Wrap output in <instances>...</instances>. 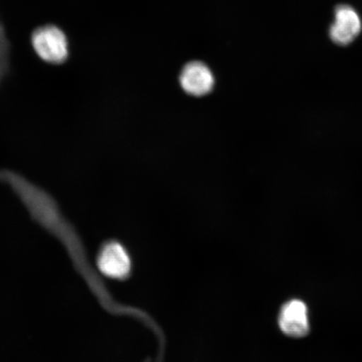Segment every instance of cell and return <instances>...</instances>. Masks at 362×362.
<instances>
[{
	"label": "cell",
	"instance_id": "6da1fadb",
	"mask_svg": "<svg viewBox=\"0 0 362 362\" xmlns=\"http://www.w3.org/2000/svg\"><path fill=\"white\" fill-rule=\"evenodd\" d=\"M31 43L39 57L49 64H62L69 55L66 36L55 25L39 27L31 36Z\"/></svg>",
	"mask_w": 362,
	"mask_h": 362
},
{
	"label": "cell",
	"instance_id": "7a4b0ae2",
	"mask_svg": "<svg viewBox=\"0 0 362 362\" xmlns=\"http://www.w3.org/2000/svg\"><path fill=\"white\" fill-rule=\"evenodd\" d=\"M98 266L108 278L122 279L128 277L131 270L129 253L119 243L110 242L99 252Z\"/></svg>",
	"mask_w": 362,
	"mask_h": 362
},
{
	"label": "cell",
	"instance_id": "3957f363",
	"mask_svg": "<svg viewBox=\"0 0 362 362\" xmlns=\"http://www.w3.org/2000/svg\"><path fill=\"white\" fill-rule=\"evenodd\" d=\"M362 29L361 18L351 6L341 4L336 8L334 21L330 26L329 37L339 45L351 44Z\"/></svg>",
	"mask_w": 362,
	"mask_h": 362
},
{
	"label": "cell",
	"instance_id": "277c9868",
	"mask_svg": "<svg viewBox=\"0 0 362 362\" xmlns=\"http://www.w3.org/2000/svg\"><path fill=\"white\" fill-rule=\"evenodd\" d=\"M180 83L185 93L194 97H202L214 89L215 78L210 68L204 63L192 62L181 71Z\"/></svg>",
	"mask_w": 362,
	"mask_h": 362
},
{
	"label": "cell",
	"instance_id": "5b68a950",
	"mask_svg": "<svg viewBox=\"0 0 362 362\" xmlns=\"http://www.w3.org/2000/svg\"><path fill=\"white\" fill-rule=\"evenodd\" d=\"M279 324L288 337H305L310 332V324L305 303L298 300L286 303L280 311Z\"/></svg>",
	"mask_w": 362,
	"mask_h": 362
},
{
	"label": "cell",
	"instance_id": "8992f818",
	"mask_svg": "<svg viewBox=\"0 0 362 362\" xmlns=\"http://www.w3.org/2000/svg\"><path fill=\"white\" fill-rule=\"evenodd\" d=\"M8 56H10V45L4 28L0 25V83L3 81L8 71Z\"/></svg>",
	"mask_w": 362,
	"mask_h": 362
}]
</instances>
